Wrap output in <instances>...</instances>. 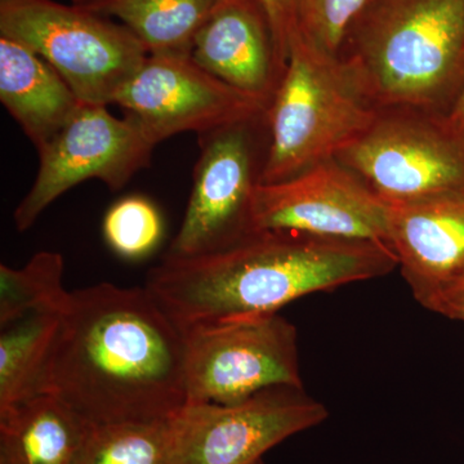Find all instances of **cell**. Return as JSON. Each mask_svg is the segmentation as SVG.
Here are the masks:
<instances>
[{
    "label": "cell",
    "mask_w": 464,
    "mask_h": 464,
    "mask_svg": "<svg viewBox=\"0 0 464 464\" xmlns=\"http://www.w3.org/2000/svg\"><path fill=\"white\" fill-rule=\"evenodd\" d=\"M42 393L91 426L170 420L186 404L182 333L146 288L72 290Z\"/></svg>",
    "instance_id": "6da1fadb"
},
{
    "label": "cell",
    "mask_w": 464,
    "mask_h": 464,
    "mask_svg": "<svg viewBox=\"0 0 464 464\" xmlns=\"http://www.w3.org/2000/svg\"><path fill=\"white\" fill-rule=\"evenodd\" d=\"M399 267L383 243L293 231L253 232L230 248L164 255L145 288L182 334L275 315L304 295L375 279Z\"/></svg>",
    "instance_id": "7a4b0ae2"
},
{
    "label": "cell",
    "mask_w": 464,
    "mask_h": 464,
    "mask_svg": "<svg viewBox=\"0 0 464 464\" xmlns=\"http://www.w3.org/2000/svg\"><path fill=\"white\" fill-rule=\"evenodd\" d=\"M337 58L374 109L451 114L464 91V0H368Z\"/></svg>",
    "instance_id": "3957f363"
},
{
    "label": "cell",
    "mask_w": 464,
    "mask_h": 464,
    "mask_svg": "<svg viewBox=\"0 0 464 464\" xmlns=\"http://www.w3.org/2000/svg\"><path fill=\"white\" fill-rule=\"evenodd\" d=\"M377 112L340 60L311 44L297 30L282 82L266 109L268 148L261 185L286 181L335 159Z\"/></svg>",
    "instance_id": "277c9868"
},
{
    "label": "cell",
    "mask_w": 464,
    "mask_h": 464,
    "mask_svg": "<svg viewBox=\"0 0 464 464\" xmlns=\"http://www.w3.org/2000/svg\"><path fill=\"white\" fill-rule=\"evenodd\" d=\"M0 36L44 58L91 105L114 103L149 56L128 27L53 0H0Z\"/></svg>",
    "instance_id": "5b68a950"
},
{
    "label": "cell",
    "mask_w": 464,
    "mask_h": 464,
    "mask_svg": "<svg viewBox=\"0 0 464 464\" xmlns=\"http://www.w3.org/2000/svg\"><path fill=\"white\" fill-rule=\"evenodd\" d=\"M335 160L391 208L435 199L464 190V123L424 110H378Z\"/></svg>",
    "instance_id": "8992f818"
},
{
    "label": "cell",
    "mask_w": 464,
    "mask_h": 464,
    "mask_svg": "<svg viewBox=\"0 0 464 464\" xmlns=\"http://www.w3.org/2000/svg\"><path fill=\"white\" fill-rule=\"evenodd\" d=\"M200 154L181 227L166 255L195 257L230 248L252 235L253 200L268 148L266 111L198 134Z\"/></svg>",
    "instance_id": "52a82bcc"
},
{
    "label": "cell",
    "mask_w": 464,
    "mask_h": 464,
    "mask_svg": "<svg viewBox=\"0 0 464 464\" xmlns=\"http://www.w3.org/2000/svg\"><path fill=\"white\" fill-rule=\"evenodd\" d=\"M328 415L299 387H273L234 404L186 402L167 422L168 464H256Z\"/></svg>",
    "instance_id": "ba28073f"
},
{
    "label": "cell",
    "mask_w": 464,
    "mask_h": 464,
    "mask_svg": "<svg viewBox=\"0 0 464 464\" xmlns=\"http://www.w3.org/2000/svg\"><path fill=\"white\" fill-rule=\"evenodd\" d=\"M182 335L186 402L234 404L273 387L304 389L297 329L279 314Z\"/></svg>",
    "instance_id": "9c48e42d"
},
{
    "label": "cell",
    "mask_w": 464,
    "mask_h": 464,
    "mask_svg": "<svg viewBox=\"0 0 464 464\" xmlns=\"http://www.w3.org/2000/svg\"><path fill=\"white\" fill-rule=\"evenodd\" d=\"M155 145L128 116L110 114L108 106L82 103L65 127L39 151L32 188L14 213L18 231H26L60 198L87 179H100L112 191L150 166Z\"/></svg>",
    "instance_id": "30bf717a"
},
{
    "label": "cell",
    "mask_w": 464,
    "mask_h": 464,
    "mask_svg": "<svg viewBox=\"0 0 464 464\" xmlns=\"http://www.w3.org/2000/svg\"><path fill=\"white\" fill-rule=\"evenodd\" d=\"M115 105L155 146L179 133L198 134L262 115L268 102L198 65L190 54H149L119 92Z\"/></svg>",
    "instance_id": "8fae6325"
},
{
    "label": "cell",
    "mask_w": 464,
    "mask_h": 464,
    "mask_svg": "<svg viewBox=\"0 0 464 464\" xmlns=\"http://www.w3.org/2000/svg\"><path fill=\"white\" fill-rule=\"evenodd\" d=\"M252 219L255 232H302L389 246L390 207L335 159L286 181L259 185Z\"/></svg>",
    "instance_id": "7c38bea8"
},
{
    "label": "cell",
    "mask_w": 464,
    "mask_h": 464,
    "mask_svg": "<svg viewBox=\"0 0 464 464\" xmlns=\"http://www.w3.org/2000/svg\"><path fill=\"white\" fill-rule=\"evenodd\" d=\"M389 246L415 299L431 311L464 277V190L390 207Z\"/></svg>",
    "instance_id": "4fadbf2b"
},
{
    "label": "cell",
    "mask_w": 464,
    "mask_h": 464,
    "mask_svg": "<svg viewBox=\"0 0 464 464\" xmlns=\"http://www.w3.org/2000/svg\"><path fill=\"white\" fill-rule=\"evenodd\" d=\"M191 58L225 83L268 103L285 72L256 0H218L195 36Z\"/></svg>",
    "instance_id": "5bb4252c"
},
{
    "label": "cell",
    "mask_w": 464,
    "mask_h": 464,
    "mask_svg": "<svg viewBox=\"0 0 464 464\" xmlns=\"http://www.w3.org/2000/svg\"><path fill=\"white\" fill-rule=\"evenodd\" d=\"M0 101L38 152L83 103L51 63L5 36H0Z\"/></svg>",
    "instance_id": "9a60e30c"
},
{
    "label": "cell",
    "mask_w": 464,
    "mask_h": 464,
    "mask_svg": "<svg viewBox=\"0 0 464 464\" xmlns=\"http://www.w3.org/2000/svg\"><path fill=\"white\" fill-rule=\"evenodd\" d=\"M91 430L63 400L34 396L0 411V464H79Z\"/></svg>",
    "instance_id": "2e32d148"
},
{
    "label": "cell",
    "mask_w": 464,
    "mask_h": 464,
    "mask_svg": "<svg viewBox=\"0 0 464 464\" xmlns=\"http://www.w3.org/2000/svg\"><path fill=\"white\" fill-rule=\"evenodd\" d=\"M66 302L0 325V411L41 395Z\"/></svg>",
    "instance_id": "e0dca14e"
},
{
    "label": "cell",
    "mask_w": 464,
    "mask_h": 464,
    "mask_svg": "<svg viewBox=\"0 0 464 464\" xmlns=\"http://www.w3.org/2000/svg\"><path fill=\"white\" fill-rule=\"evenodd\" d=\"M218 0H109L88 8L116 17L149 54H190L195 36Z\"/></svg>",
    "instance_id": "ac0fdd59"
},
{
    "label": "cell",
    "mask_w": 464,
    "mask_h": 464,
    "mask_svg": "<svg viewBox=\"0 0 464 464\" xmlns=\"http://www.w3.org/2000/svg\"><path fill=\"white\" fill-rule=\"evenodd\" d=\"M60 253L39 252L24 267L0 265V325L33 311L63 306L69 293L63 285Z\"/></svg>",
    "instance_id": "d6986e66"
},
{
    "label": "cell",
    "mask_w": 464,
    "mask_h": 464,
    "mask_svg": "<svg viewBox=\"0 0 464 464\" xmlns=\"http://www.w3.org/2000/svg\"><path fill=\"white\" fill-rule=\"evenodd\" d=\"M167 422L92 426L79 464H168Z\"/></svg>",
    "instance_id": "ffe728a7"
},
{
    "label": "cell",
    "mask_w": 464,
    "mask_h": 464,
    "mask_svg": "<svg viewBox=\"0 0 464 464\" xmlns=\"http://www.w3.org/2000/svg\"><path fill=\"white\" fill-rule=\"evenodd\" d=\"M103 237L116 255L130 261L149 257L164 235L163 217L141 195H130L110 207L103 218Z\"/></svg>",
    "instance_id": "44dd1931"
},
{
    "label": "cell",
    "mask_w": 464,
    "mask_h": 464,
    "mask_svg": "<svg viewBox=\"0 0 464 464\" xmlns=\"http://www.w3.org/2000/svg\"><path fill=\"white\" fill-rule=\"evenodd\" d=\"M368 0H297L298 32L311 44L338 57L348 29Z\"/></svg>",
    "instance_id": "7402d4cb"
},
{
    "label": "cell",
    "mask_w": 464,
    "mask_h": 464,
    "mask_svg": "<svg viewBox=\"0 0 464 464\" xmlns=\"http://www.w3.org/2000/svg\"><path fill=\"white\" fill-rule=\"evenodd\" d=\"M264 9L271 34H273L275 51L280 65L286 69L288 65L289 45L292 36L298 30L297 0H256Z\"/></svg>",
    "instance_id": "603a6c76"
},
{
    "label": "cell",
    "mask_w": 464,
    "mask_h": 464,
    "mask_svg": "<svg viewBox=\"0 0 464 464\" xmlns=\"http://www.w3.org/2000/svg\"><path fill=\"white\" fill-rule=\"evenodd\" d=\"M449 304H464V277L439 298L431 311L439 313L440 308Z\"/></svg>",
    "instance_id": "cb8c5ba5"
},
{
    "label": "cell",
    "mask_w": 464,
    "mask_h": 464,
    "mask_svg": "<svg viewBox=\"0 0 464 464\" xmlns=\"http://www.w3.org/2000/svg\"><path fill=\"white\" fill-rule=\"evenodd\" d=\"M449 319L459 320L464 323V304H449L440 308L439 313Z\"/></svg>",
    "instance_id": "d4e9b609"
},
{
    "label": "cell",
    "mask_w": 464,
    "mask_h": 464,
    "mask_svg": "<svg viewBox=\"0 0 464 464\" xmlns=\"http://www.w3.org/2000/svg\"><path fill=\"white\" fill-rule=\"evenodd\" d=\"M450 115L453 116L456 121H460V123H464V91L459 101H458L456 108H454Z\"/></svg>",
    "instance_id": "484cf974"
},
{
    "label": "cell",
    "mask_w": 464,
    "mask_h": 464,
    "mask_svg": "<svg viewBox=\"0 0 464 464\" xmlns=\"http://www.w3.org/2000/svg\"><path fill=\"white\" fill-rule=\"evenodd\" d=\"M109 2V0H72V5H79V7L93 8L102 3Z\"/></svg>",
    "instance_id": "4316f807"
},
{
    "label": "cell",
    "mask_w": 464,
    "mask_h": 464,
    "mask_svg": "<svg viewBox=\"0 0 464 464\" xmlns=\"http://www.w3.org/2000/svg\"><path fill=\"white\" fill-rule=\"evenodd\" d=\"M256 464H264V460H259V462H257Z\"/></svg>",
    "instance_id": "83f0119b"
}]
</instances>
